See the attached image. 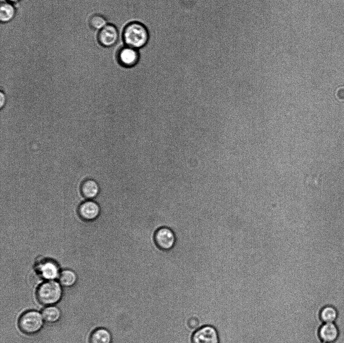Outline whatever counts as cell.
Here are the masks:
<instances>
[{
	"label": "cell",
	"instance_id": "obj_1",
	"mask_svg": "<svg viewBox=\"0 0 344 343\" xmlns=\"http://www.w3.org/2000/svg\"><path fill=\"white\" fill-rule=\"evenodd\" d=\"M122 38L126 46L138 49L144 47L148 43L149 33L144 24L133 22L125 26Z\"/></svg>",
	"mask_w": 344,
	"mask_h": 343
},
{
	"label": "cell",
	"instance_id": "obj_2",
	"mask_svg": "<svg viewBox=\"0 0 344 343\" xmlns=\"http://www.w3.org/2000/svg\"><path fill=\"white\" fill-rule=\"evenodd\" d=\"M61 286L53 280L48 281L41 284L36 292L38 301L46 306L53 305L58 302L62 295Z\"/></svg>",
	"mask_w": 344,
	"mask_h": 343
},
{
	"label": "cell",
	"instance_id": "obj_3",
	"mask_svg": "<svg viewBox=\"0 0 344 343\" xmlns=\"http://www.w3.org/2000/svg\"><path fill=\"white\" fill-rule=\"evenodd\" d=\"M44 321L41 314L35 310H30L24 313L20 316L18 326L22 332L31 335L41 329Z\"/></svg>",
	"mask_w": 344,
	"mask_h": 343
},
{
	"label": "cell",
	"instance_id": "obj_4",
	"mask_svg": "<svg viewBox=\"0 0 344 343\" xmlns=\"http://www.w3.org/2000/svg\"><path fill=\"white\" fill-rule=\"evenodd\" d=\"M154 241L160 250L168 251L175 245L176 236L174 232L170 228L162 226L158 228L154 234Z\"/></svg>",
	"mask_w": 344,
	"mask_h": 343
},
{
	"label": "cell",
	"instance_id": "obj_5",
	"mask_svg": "<svg viewBox=\"0 0 344 343\" xmlns=\"http://www.w3.org/2000/svg\"><path fill=\"white\" fill-rule=\"evenodd\" d=\"M217 330L210 325L203 326L197 329L191 336V343H218Z\"/></svg>",
	"mask_w": 344,
	"mask_h": 343
},
{
	"label": "cell",
	"instance_id": "obj_6",
	"mask_svg": "<svg viewBox=\"0 0 344 343\" xmlns=\"http://www.w3.org/2000/svg\"><path fill=\"white\" fill-rule=\"evenodd\" d=\"M140 58L137 49L125 46L121 47L117 54V60L118 63L126 68L131 67L135 65Z\"/></svg>",
	"mask_w": 344,
	"mask_h": 343
},
{
	"label": "cell",
	"instance_id": "obj_7",
	"mask_svg": "<svg viewBox=\"0 0 344 343\" xmlns=\"http://www.w3.org/2000/svg\"><path fill=\"white\" fill-rule=\"evenodd\" d=\"M119 33L115 26L111 24H107L99 31L97 39L99 43L105 47L114 46L117 42Z\"/></svg>",
	"mask_w": 344,
	"mask_h": 343
},
{
	"label": "cell",
	"instance_id": "obj_8",
	"mask_svg": "<svg viewBox=\"0 0 344 343\" xmlns=\"http://www.w3.org/2000/svg\"><path fill=\"white\" fill-rule=\"evenodd\" d=\"M339 335V329L335 322L322 323L318 328V336L321 343H334Z\"/></svg>",
	"mask_w": 344,
	"mask_h": 343
},
{
	"label": "cell",
	"instance_id": "obj_9",
	"mask_svg": "<svg viewBox=\"0 0 344 343\" xmlns=\"http://www.w3.org/2000/svg\"><path fill=\"white\" fill-rule=\"evenodd\" d=\"M100 212V208L97 204L93 201H86L82 203L79 208V213L84 219L91 220L96 218Z\"/></svg>",
	"mask_w": 344,
	"mask_h": 343
},
{
	"label": "cell",
	"instance_id": "obj_10",
	"mask_svg": "<svg viewBox=\"0 0 344 343\" xmlns=\"http://www.w3.org/2000/svg\"><path fill=\"white\" fill-rule=\"evenodd\" d=\"M40 277L48 281L53 280L59 275L56 265L52 262H45L38 267Z\"/></svg>",
	"mask_w": 344,
	"mask_h": 343
},
{
	"label": "cell",
	"instance_id": "obj_11",
	"mask_svg": "<svg viewBox=\"0 0 344 343\" xmlns=\"http://www.w3.org/2000/svg\"><path fill=\"white\" fill-rule=\"evenodd\" d=\"M338 311L333 305H326L319 311V319L322 323L335 322L338 317Z\"/></svg>",
	"mask_w": 344,
	"mask_h": 343
},
{
	"label": "cell",
	"instance_id": "obj_12",
	"mask_svg": "<svg viewBox=\"0 0 344 343\" xmlns=\"http://www.w3.org/2000/svg\"><path fill=\"white\" fill-rule=\"evenodd\" d=\"M16 9L12 4L8 1L2 2L0 6V20L6 23L12 21L16 15Z\"/></svg>",
	"mask_w": 344,
	"mask_h": 343
},
{
	"label": "cell",
	"instance_id": "obj_13",
	"mask_svg": "<svg viewBox=\"0 0 344 343\" xmlns=\"http://www.w3.org/2000/svg\"><path fill=\"white\" fill-rule=\"evenodd\" d=\"M112 336L110 332L103 328L95 330L91 334L90 343H111Z\"/></svg>",
	"mask_w": 344,
	"mask_h": 343
},
{
	"label": "cell",
	"instance_id": "obj_14",
	"mask_svg": "<svg viewBox=\"0 0 344 343\" xmlns=\"http://www.w3.org/2000/svg\"><path fill=\"white\" fill-rule=\"evenodd\" d=\"M41 314L44 320L49 323L58 321L61 317L60 310L53 305L46 306L42 310Z\"/></svg>",
	"mask_w": 344,
	"mask_h": 343
},
{
	"label": "cell",
	"instance_id": "obj_15",
	"mask_svg": "<svg viewBox=\"0 0 344 343\" xmlns=\"http://www.w3.org/2000/svg\"><path fill=\"white\" fill-rule=\"evenodd\" d=\"M99 188L97 183L93 180L84 181L81 186V191L84 197L92 198L98 194Z\"/></svg>",
	"mask_w": 344,
	"mask_h": 343
},
{
	"label": "cell",
	"instance_id": "obj_16",
	"mask_svg": "<svg viewBox=\"0 0 344 343\" xmlns=\"http://www.w3.org/2000/svg\"><path fill=\"white\" fill-rule=\"evenodd\" d=\"M77 280L75 273L71 270H65L61 272L59 277V284L65 287L74 286Z\"/></svg>",
	"mask_w": 344,
	"mask_h": 343
},
{
	"label": "cell",
	"instance_id": "obj_17",
	"mask_svg": "<svg viewBox=\"0 0 344 343\" xmlns=\"http://www.w3.org/2000/svg\"><path fill=\"white\" fill-rule=\"evenodd\" d=\"M89 24L92 29L99 31L108 24L105 17L98 14H94L90 17L89 20Z\"/></svg>",
	"mask_w": 344,
	"mask_h": 343
},
{
	"label": "cell",
	"instance_id": "obj_18",
	"mask_svg": "<svg viewBox=\"0 0 344 343\" xmlns=\"http://www.w3.org/2000/svg\"><path fill=\"white\" fill-rule=\"evenodd\" d=\"M188 325L191 328H194L198 325V322L195 318H191L188 321Z\"/></svg>",
	"mask_w": 344,
	"mask_h": 343
},
{
	"label": "cell",
	"instance_id": "obj_19",
	"mask_svg": "<svg viewBox=\"0 0 344 343\" xmlns=\"http://www.w3.org/2000/svg\"><path fill=\"white\" fill-rule=\"evenodd\" d=\"M0 105L1 108L5 105L6 102V97L3 92H1Z\"/></svg>",
	"mask_w": 344,
	"mask_h": 343
},
{
	"label": "cell",
	"instance_id": "obj_20",
	"mask_svg": "<svg viewBox=\"0 0 344 343\" xmlns=\"http://www.w3.org/2000/svg\"><path fill=\"white\" fill-rule=\"evenodd\" d=\"M6 1L8 2H9L10 3H16V2L20 1V0H6Z\"/></svg>",
	"mask_w": 344,
	"mask_h": 343
}]
</instances>
